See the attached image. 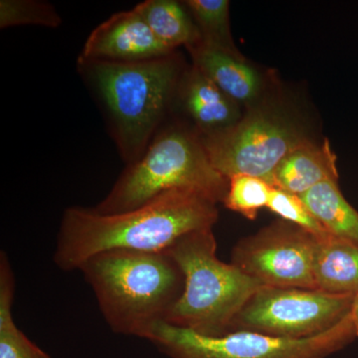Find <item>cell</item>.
<instances>
[{"label":"cell","mask_w":358,"mask_h":358,"mask_svg":"<svg viewBox=\"0 0 358 358\" xmlns=\"http://www.w3.org/2000/svg\"><path fill=\"white\" fill-rule=\"evenodd\" d=\"M216 204L203 193L173 189L124 213L69 207L61 219L54 262L70 272L110 250L166 251L185 235L213 227L218 219Z\"/></svg>","instance_id":"obj_1"},{"label":"cell","mask_w":358,"mask_h":358,"mask_svg":"<svg viewBox=\"0 0 358 358\" xmlns=\"http://www.w3.org/2000/svg\"><path fill=\"white\" fill-rule=\"evenodd\" d=\"M78 71L102 110L108 131L127 166L162 129L185 74L176 52L138 62L78 58Z\"/></svg>","instance_id":"obj_2"},{"label":"cell","mask_w":358,"mask_h":358,"mask_svg":"<svg viewBox=\"0 0 358 358\" xmlns=\"http://www.w3.org/2000/svg\"><path fill=\"white\" fill-rule=\"evenodd\" d=\"M115 334L150 338L181 296L185 277L166 251L110 250L80 266Z\"/></svg>","instance_id":"obj_3"},{"label":"cell","mask_w":358,"mask_h":358,"mask_svg":"<svg viewBox=\"0 0 358 358\" xmlns=\"http://www.w3.org/2000/svg\"><path fill=\"white\" fill-rule=\"evenodd\" d=\"M166 252L185 277L182 294L166 320L173 326L205 336L229 334L238 313L265 286L234 264L219 260L212 228L185 235Z\"/></svg>","instance_id":"obj_4"},{"label":"cell","mask_w":358,"mask_h":358,"mask_svg":"<svg viewBox=\"0 0 358 358\" xmlns=\"http://www.w3.org/2000/svg\"><path fill=\"white\" fill-rule=\"evenodd\" d=\"M228 186L229 180L212 166L196 131L162 127L145 154L127 166L93 209L100 214L124 213L173 189L195 190L218 203L224 201Z\"/></svg>","instance_id":"obj_5"},{"label":"cell","mask_w":358,"mask_h":358,"mask_svg":"<svg viewBox=\"0 0 358 358\" xmlns=\"http://www.w3.org/2000/svg\"><path fill=\"white\" fill-rule=\"evenodd\" d=\"M357 338L352 315L319 336L287 338L237 331L220 336L159 322L148 341L171 358H326Z\"/></svg>","instance_id":"obj_6"},{"label":"cell","mask_w":358,"mask_h":358,"mask_svg":"<svg viewBox=\"0 0 358 358\" xmlns=\"http://www.w3.org/2000/svg\"><path fill=\"white\" fill-rule=\"evenodd\" d=\"M214 169L228 180L255 176L273 186L275 169L308 141L300 128L272 108H255L232 126L200 136Z\"/></svg>","instance_id":"obj_7"},{"label":"cell","mask_w":358,"mask_h":358,"mask_svg":"<svg viewBox=\"0 0 358 358\" xmlns=\"http://www.w3.org/2000/svg\"><path fill=\"white\" fill-rule=\"evenodd\" d=\"M355 296L263 286L238 313L231 329L287 338L319 336L350 315Z\"/></svg>","instance_id":"obj_8"},{"label":"cell","mask_w":358,"mask_h":358,"mask_svg":"<svg viewBox=\"0 0 358 358\" xmlns=\"http://www.w3.org/2000/svg\"><path fill=\"white\" fill-rule=\"evenodd\" d=\"M317 238L307 231L278 223L238 245L233 264L265 286L317 289Z\"/></svg>","instance_id":"obj_9"},{"label":"cell","mask_w":358,"mask_h":358,"mask_svg":"<svg viewBox=\"0 0 358 358\" xmlns=\"http://www.w3.org/2000/svg\"><path fill=\"white\" fill-rule=\"evenodd\" d=\"M173 53L164 46L143 20L138 9L121 11L92 31L79 58L138 62Z\"/></svg>","instance_id":"obj_10"},{"label":"cell","mask_w":358,"mask_h":358,"mask_svg":"<svg viewBox=\"0 0 358 358\" xmlns=\"http://www.w3.org/2000/svg\"><path fill=\"white\" fill-rule=\"evenodd\" d=\"M176 99L192 120L199 136L222 131L241 119L238 103L194 66L181 77Z\"/></svg>","instance_id":"obj_11"},{"label":"cell","mask_w":358,"mask_h":358,"mask_svg":"<svg viewBox=\"0 0 358 358\" xmlns=\"http://www.w3.org/2000/svg\"><path fill=\"white\" fill-rule=\"evenodd\" d=\"M196 67L237 103H251L260 94L261 78L242 57L200 41L188 47Z\"/></svg>","instance_id":"obj_12"},{"label":"cell","mask_w":358,"mask_h":358,"mask_svg":"<svg viewBox=\"0 0 358 358\" xmlns=\"http://www.w3.org/2000/svg\"><path fill=\"white\" fill-rule=\"evenodd\" d=\"M327 180L338 181L336 157L329 141L322 145L308 140L280 162L273 187L300 195Z\"/></svg>","instance_id":"obj_13"},{"label":"cell","mask_w":358,"mask_h":358,"mask_svg":"<svg viewBox=\"0 0 358 358\" xmlns=\"http://www.w3.org/2000/svg\"><path fill=\"white\" fill-rule=\"evenodd\" d=\"M313 278L320 291L336 294L358 293V246L327 234L317 238Z\"/></svg>","instance_id":"obj_14"},{"label":"cell","mask_w":358,"mask_h":358,"mask_svg":"<svg viewBox=\"0 0 358 358\" xmlns=\"http://www.w3.org/2000/svg\"><path fill=\"white\" fill-rule=\"evenodd\" d=\"M300 199L329 234L358 246V211L346 201L338 181L320 183Z\"/></svg>","instance_id":"obj_15"},{"label":"cell","mask_w":358,"mask_h":358,"mask_svg":"<svg viewBox=\"0 0 358 358\" xmlns=\"http://www.w3.org/2000/svg\"><path fill=\"white\" fill-rule=\"evenodd\" d=\"M160 43L176 52L201 41V34L192 14L173 0H145L136 6Z\"/></svg>","instance_id":"obj_16"},{"label":"cell","mask_w":358,"mask_h":358,"mask_svg":"<svg viewBox=\"0 0 358 358\" xmlns=\"http://www.w3.org/2000/svg\"><path fill=\"white\" fill-rule=\"evenodd\" d=\"M15 281L6 252L0 253V358H51L13 320Z\"/></svg>","instance_id":"obj_17"},{"label":"cell","mask_w":358,"mask_h":358,"mask_svg":"<svg viewBox=\"0 0 358 358\" xmlns=\"http://www.w3.org/2000/svg\"><path fill=\"white\" fill-rule=\"evenodd\" d=\"M201 34V41L241 57L230 32L227 0H188L183 2Z\"/></svg>","instance_id":"obj_18"},{"label":"cell","mask_w":358,"mask_h":358,"mask_svg":"<svg viewBox=\"0 0 358 358\" xmlns=\"http://www.w3.org/2000/svg\"><path fill=\"white\" fill-rule=\"evenodd\" d=\"M272 189L273 186L263 179L239 174L229 179L223 202L230 210L254 220L258 211L268 206Z\"/></svg>","instance_id":"obj_19"},{"label":"cell","mask_w":358,"mask_h":358,"mask_svg":"<svg viewBox=\"0 0 358 358\" xmlns=\"http://www.w3.org/2000/svg\"><path fill=\"white\" fill-rule=\"evenodd\" d=\"M62 23L55 7L39 0H1L0 1V28L10 26L38 25L57 28Z\"/></svg>","instance_id":"obj_20"},{"label":"cell","mask_w":358,"mask_h":358,"mask_svg":"<svg viewBox=\"0 0 358 358\" xmlns=\"http://www.w3.org/2000/svg\"><path fill=\"white\" fill-rule=\"evenodd\" d=\"M267 208L286 222L307 231L313 236L322 238L329 234L324 226L308 211L299 195L273 187Z\"/></svg>","instance_id":"obj_21"},{"label":"cell","mask_w":358,"mask_h":358,"mask_svg":"<svg viewBox=\"0 0 358 358\" xmlns=\"http://www.w3.org/2000/svg\"><path fill=\"white\" fill-rule=\"evenodd\" d=\"M350 315H352L353 327H355V334L358 338V293L355 296Z\"/></svg>","instance_id":"obj_22"}]
</instances>
